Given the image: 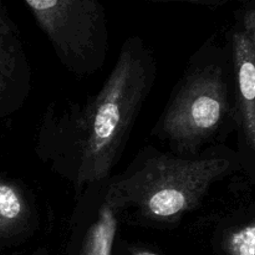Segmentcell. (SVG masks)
Instances as JSON below:
<instances>
[{
	"label": "cell",
	"instance_id": "6da1fadb",
	"mask_svg": "<svg viewBox=\"0 0 255 255\" xmlns=\"http://www.w3.org/2000/svg\"><path fill=\"white\" fill-rule=\"evenodd\" d=\"M156 59L143 40H125L111 72L84 102L46 110L36 153L71 184L75 196L111 178L156 81Z\"/></svg>",
	"mask_w": 255,
	"mask_h": 255
},
{
	"label": "cell",
	"instance_id": "7a4b0ae2",
	"mask_svg": "<svg viewBox=\"0 0 255 255\" xmlns=\"http://www.w3.org/2000/svg\"><path fill=\"white\" fill-rule=\"evenodd\" d=\"M221 154L177 156L144 147L122 173L111 177L124 214L144 223H177L197 209L216 182L229 173Z\"/></svg>",
	"mask_w": 255,
	"mask_h": 255
},
{
	"label": "cell",
	"instance_id": "3957f363",
	"mask_svg": "<svg viewBox=\"0 0 255 255\" xmlns=\"http://www.w3.org/2000/svg\"><path fill=\"white\" fill-rule=\"evenodd\" d=\"M228 112V85L217 62L193 60L177 85L153 133L182 156H196Z\"/></svg>",
	"mask_w": 255,
	"mask_h": 255
},
{
	"label": "cell",
	"instance_id": "277c9868",
	"mask_svg": "<svg viewBox=\"0 0 255 255\" xmlns=\"http://www.w3.org/2000/svg\"><path fill=\"white\" fill-rule=\"evenodd\" d=\"M24 2L67 71L85 77L104 67L110 49V31L101 0Z\"/></svg>",
	"mask_w": 255,
	"mask_h": 255
},
{
	"label": "cell",
	"instance_id": "5b68a950",
	"mask_svg": "<svg viewBox=\"0 0 255 255\" xmlns=\"http://www.w3.org/2000/svg\"><path fill=\"white\" fill-rule=\"evenodd\" d=\"M122 216L110 178L84 189L70 218L74 255H112Z\"/></svg>",
	"mask_w": 255,
	"mask_h": 255
},
{
	"label": "cell",
	"instance_id": "8992f818",
	"mask_svg": "<svg viewBox=\"0 0 255 255\" xmlns=\"http://www.w3.org/2000/svg\"><path fill=\"white\" fill-rule=\"evenodd\" d=\"M31 90V67L19 27L0 0V119L26 102Z\"/></svg>",
	"mask_w": 255,
	"mask_h": 255
},
{
	"label": "cell",
	"instance_id": "52a82bcc",
	"mask_svg": "<svg viewBox=\"0 0 255 255\" xmlns=\"http://www.w3.org/2000/svg\"><path fill=\"white\" fill-rule=\"evenodd\" d=\"M232 55L242 126L249 147L255 152V52L243 27L232 35Z\"/></svg>",
	"mask_w": 255,
	"mask_h": 255
},
{
	"label": "cell",
	"instance_id": "ba28073f",
	"mask_svg": "<svg viewBox=\"0 0 255 255\" xmlns=\"http://www.w3.org/2000/svg\"><path fill=\"white\" fill-rule=\"evenodd\" d=\"M35 199L15 179L0 176V239L25 236L37 227Z\"/></svg>",
	"mask_w": 255,
	"mask_h": 255
},
{
	"label": "cell",
	"instance_id": "9c48e42d",
	"mask_svg": "<svg viewBox=\"0 0 255 255\" xmlns=\"http://www.w3.org/2000/svg\"><path fill=\"white\" fill-rule=\"evenodd\" d=\"M223 249L227 255H255V222L227 232Z\"/></svg>",
	"mask_w": 255,
	"mask_h": 255
},
{
	"label": "cell",
	"instance_id": "30bf717a",
	"mask_svg": "<svg viewBox=\"0 0 255 255\" xmlns=\"http://www.w3.org/2000/svg\"><path fill=\"white\" fill-rule=\"evenodd\" d=\"M242 27L244 31L248 34L252 44H253L255 52V9L254 7H248L244 10L243 16H242Z\"/></svg>",
	"mask_w": 255,
	"mask_h": 255
},
{
	"label": "cell",
	"instance_id": "8fae6325",
	"mask_svg": "<svg viewBox=\"0 0 255 255\" xmlns=\"http://www.w3.org/2000/svg\"><path fill=\"white\" fill-rule=\"evenodd\" d=\"M144 1L151 2H187V4H196V5H206V6H218V5L228 4L233 0H144Z\"/></svg>",
	"mask_w": 255,
	"mask_h": 255
},
{
	"label": "cell",
	"instance_id": "7c38bea8",
	"mask_svg": "<svg viewBox=\"0 0 255 255\" xmlns=\"http://www.w3.org/2000/svg\"><path fill=\"white\" fill-rule=\"evenodd\" d=\"M131 255H161L156 252H152L148 251V249H142V248H136V249H132Z\"/></svg>",
	"mask_w": 255,
	"mask_h": 255
},
{
	"label": "cell",
	"instance_id": "4fadbf2b",
	"mask_svg": "<svg viewBox=\"0 0 255 255\" xmlns=\"http://www.w3.org/2000/svg\"><path fill=\"white\" fill-rule=\"evenodd\" d=\"M32 255H46V253H45V251H39V252H36V253L32 254Z\"/></svg>",
	"mask_w": 255,
	"mask_h": 255
}]
</instances>
